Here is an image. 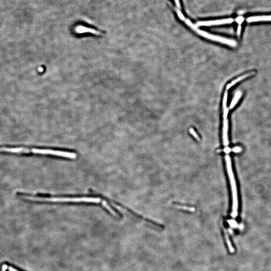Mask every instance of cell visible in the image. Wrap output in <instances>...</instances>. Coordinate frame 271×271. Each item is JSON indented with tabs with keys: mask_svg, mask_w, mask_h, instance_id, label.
I'll use <instances>...</instances> for the list:
<instances>
[{
	"mask_svg": "<svg viewBox=\"0 0 271 271\" xmlns=\"http://www.w3.org/2000/svg\"><path fill=\"white\" fill-rule=\"evenodd\" d=\"M241 30H242V26H241V25H239L238 27V30H237V34L238 36H239L241 35Z\"/></svg>",
	"mask_w": 271,
	"mask_h": 271,
	"instance_id": "cell-16",
	"label": "cell"
},
{
	"mask_svg": "<svg viewBox=\"0 0 271 271\" xmlns=\"http://www.w3.org/2000/svg\"><path fill=\"white\" fill-rule=\"evenodd\" d=\"M185 23H186V24L188 25L190 27H191V28H192V29H193V30H194L196 31V30L198 29V28H197V26H196V25H194L193 24V23H192V22H191V21L189 20L185 19Z\"/></svg>",
	"mask_w": 271,
	"mask_h": 271,
	"instance_id": "cell-12",
	"label": "cell"
},
{
	"mask_svg": "<svg viewBox=\"0 0 271 271\" xmlns=\"http://www.w3.org/2000/svg\"><path fill=\"white\" fill-rule=\"evenodd\" d=\"M5 271H9V270H8L7 268H6V269H5Z\"/></svg>",
	"mask_w": 271,
	"mask_h": 271,
	"instance_id": "cell-19",
	"label": "cell"
},
{
	"mask_svg": "<svg viewBox=\"0 0 271 271\" xmlns=\"http://www.w3.org/2000/svg\"><path fill=\"white\" fill-rule=\"evenodd\" d=\"M177 15L181 20L185 21V20L186 19L183 14L180 11H177Z\"/></svg>",
	"mask_w": 271,
	"mask_h": 271,
	"instance_id": "cell-14",
	"label": "cell"
},
{
	"mask_svg": "<svg viewBox=\"0 0 271 271\" xmlns=\"http://www.w3.org/2000/svg\"><path fill=\"white\" fill-rule=\"evenodd\" d=\"M189 131L190 133H191V134H192V135H193L194 137L196 138H197V139L198 140V137L197 136V134H196V133L195 132L193 129H190Z\"/></svg>",
	"mask_w": 271,
	"mask_h": 271,
	"instance_id": "cell-15",
	"label": "cell"
},
{
	"mask_svg": "<svg viewBox=\"0 0 271 271\" xmlns=\"http://www.w3.org/2000/svg\"><path fill=\"white\" fill-rule=\"evenodd\" d=\"M255 73V72H251V73H246V74H244V75H242L241 77H238V78H236V79L233 80L230 83H229V84L227 85V90L229 89V88H232V87H233V85L237 84V83H239V82H241V81L243 80V79H245V78H248V77H250L251 75H253Z\"/></svg>",
	"mask_w": 271,
	"mask_h": 271,
	"instance_id": "cell-8",
	"label": "cell"
},
{
	"mask_svg": "<svg viewBox=\"0 0 271 271\" xmlns=\"http://www.w3.org/2000/svg\"><path fill=\"white\" fill-rule=\"evenodd\" d=\"M233 19L228 18L225 19L215 20L200 21L197 23L198 26H209L218 25L230 24L233 22Z\"/></svg>",
	"mask_w": 271,
	"mask_h": 271,
	"instance_id": "cell-4",
	"label": "cell"
},
{
	"mask_svg": "<svg viewBox=\"0 0 271 271\" xmlns=\"http://www.w3.org/2000/svg\"><path fill=\"white\" fill-rule=\"evenodd\" d=\"M224 233L225 241H226L227 245H228V248L229 252L231 253H233L234 252V248H233V246H232V244L231 243V242H230V239H229V236H228V232H227V230L225 229H224Z\"/></svg>",
	"mask_w": 271,
	"mask_h": 271,
	"instance_id": "cell-10",
	"label": "cell"
},
{
	"mask_svg": "<svg viewBox=\"0 0 271 271\" xmlns=\"http://www.w3.org/2000/svg\"><path fill=\"white\" fill-rule=\"evenodd\" d=\"M75 31L77 33L82 34V33H90L93 34L100 35L101 33L96 30L92 29V28H88L84 27L83 26H79L75 28Z\"/></svg>",
	"mask_w": 271,
	"mask_h": 271,
	"instance_id": "cell-6",
	"label": "cell"
},
{
	"mask_svg": "<svg viewBox=\"0 0 271 271\" xmlns=\"http://www.w3.org/2000/svg\"><path fill=\"white\" fill-rule=\"evenodd\" d=\"M228 123L227 118H224L223 123V144L225 146H228Z\"/></svg>",
	"mask_w": 271,
	"mask_h": 271,
	"instance_id": "cell-7",
	"label": "cell"
},
{
	"mask_svg": "<svg viewBox=\"0 0 271 271\" xmlns=\"http://www.w3.org/2000/svg\"><path fill=\"white\" fill-rule=\"evenodd\" d=\"M6 265H8V266H10L12 268H14V270H15L16 271H22L19 268H18V267H17L16 266H15V265H13L12 263H9L6 262L5 263Z\"/></svg>",
	"mask_w": 271,
	"mask_h": 271,
	"instance_id": "cell-13",
	"label": "cell"
},
{
	"mask_svg": "<svg viewBox=\"0 0 271 271\" xmlns=\"http://www.w3.org/2000/svg\"><path fill=\"white\" fill-rule=\"evenodd\" d=\"M271 21V15L249 17L247 19V21L248 23L259 22V21Z\"/></svg>",
	"mask_w": 271,
	"mask_h": 271,
	"instance_id": "cell-5",
	"label": "cell"
},
{
	"mask_svg": "<svg viewBox=\"0 0 271 271\" xmlns=\"http://www.w3.org/2000/svg\"><path fill=\"white\" fill-rule=\"evenodd\" d=\"M175 2L176 5H177V7L180 9L181 6L180 4L179 0H175Z\"/></svg>",
	"mask_w": 271,
	"mask_h": 271,
	"instance_id": "cell-17",
	"label": "cell"
},
{
	"mask_svg": "<svg viewBox=\"0 0 271 271\" xmlns=\"http://www.w3.org/2000/svg\"><path fill=\"white\" fill-rule=\"evenodd\" d=\"M228 92L226 91L224 93V97L223 98V112H228V109L227 108V101H228Z\"/></svg>",
	"mask_w": 271,
	"mask_h": 271,
	"instance_id": "cell-11",
	"label": "cell"
},
{
	"mask_svg": "<svg viewBox=\"0 0 271 271\" xmlns=\"http://www.w3.org/2000/svg\"><path fill=\"white\" fill-rule=\"evenodd\" d=\"M242 95V92H240V91H238V92H237L236 93L235 96L233 97V100H232V102L230 103V106H229V109L231 110V109H233L234 108V106H236L237 103H238L239 99L241 98Z\"/></svg>",
	"mask_w": 271,
	"mask_h": 271,
	"instance_id": "cell-9",
	"label": "cell"
},
{
	"mask_svg": "<svg viewBox=\"0 0 271 271\" xmlns=\"http://www.w3.org/2000/svg\"><path fill=\"white\" fill-rule=\"evenodd\" d=\"M196 31L199 34L203 36V37H205L206 38L212 40L213 41H217V42H221L222 43L228 45L232 46V47H236L237 46V42L233 40L228 39L218 36L213 35L209 34L208 32L200 30L198 29L196 30Z\"/></svg>",
	"mask_w": 271,
	"mask_h": 271,
	"instance_id": "cell-3",
	"label": "cell"
},
{
	"mask_svg": "<svg viewBox=\"0 0 271 271\" xmlns=\"http://www.w3.org/2000/svg\"><path fill=\"white\" fill-rule=\"evenodd\" d=\"M17 194L23 198L32 201H47L53 203H102L113 215L117 216V214L113 209L110 205L105 200H102L100 198L91 197H42L32 196L22 192H18Z\"/></svg>",
	"mask_w": 271,
	"mask_h": 271,
	"instance_id": "cell-1",
	"label": "cell"
},
{
	"mask_svg": "<svg viewBox=\"0 0 271 271\" xmlns=\"http://www.w3.org/2000/svg\"><path fill=\"white\" fill-rule=\"evenodd\" d=\"M225 161H226L227 170H228L227 171H228L230 185H231V188H232V197H233V211H232V216L233 218H236L238 215V197L236 181L234 179V175L232 169V162L230 160V157L228 154H227L225 156Z\"/></svg>",
	"mask_w": 271,
	"mask_h": 271,
	"instance_id": "cell-2",
	"label": "cell"
},
{
	"mask_svg": "<svg viewBox=\"0 0 271 271\" xmlns=\"http://www.w3.org/2000/svg\"><path fill=\"white\" fill-rule=\"evenodd\" d=\"M243 18H242V17H240V18H237V22H238V23H239V22H240V23H242V22H243Z\"/></svg>",
	"mask_w": 271,
	"mask_h": 271,
	"instance_id": "cell-18",
	"label": "cell"
}]
</instances>
